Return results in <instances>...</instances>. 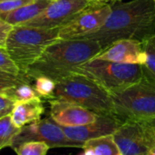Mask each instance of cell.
I'll use <instances>...</instances> for the list:
<instances>
[{
    "label": "cell",
    "mask_w": 155,
    "mask_h": 155,
    "mask_svg": "<svg viewBox=\"0 0 155 155\" xmlns=\"http://www.w3.org/2000/svg\"><path fill=\"white\" fill-rule=\"evenodd\" d=\"M111 13L102 27L84 39L96 41L103 51L123 39L140 42L155 35V4L152 0L110 2Z\"/></svg>",
    "instance_id": "1"
},
{
    "label": "cell",
    "mask_w": 155,
    "mask_h": 155,
    "mask_svg": "<svg viewBox=\"0 0 155 155\" xmlns=\"http://www.w3.org/2000/svg\"><path fill=\"white\" fill-rule=\"evenodd\" d=\"M103 48L92 39L57 40L48 45L25 75L30 80L45 76L55 83L97 56Z\"/></svg>",
    "instance_id": "2"
},
{
    "label": "cell",
    "mask_w": 155,
    "mask_h": 155,
    "mask_svg": "<svg viewBox=\"0 0 155 155\" xmlns=\"http://www.w3.org/2000/svg\"><path fill=\"white\" fill-rule=\"evenodd\" d=\"M51 100H63L98 114L114 115L111 95L93 80L77 73H73L55 83Z\"/></svg>",
    "instance_id": "3"
},
{
    "label": "cell",
    "mask_w": 155,
    "mask_h": 155,
    "mask_svg": "<svg viewBox=\"0 0 155 155\" xmlns=\"http://www.w3.org/2000/svg\"><path fill=\"white\" fill-rule=\"evenodd\" d=\"M58 32L59 28L13 26L5 48L22 74H25L28 67L38 59L48 45L58 40Z\"/></svg>",
    "instance_id": "4"
},
{
    "label": "cell",
    "mask_w": 155,
    "mask_h": 155,
    "mask_svg": "<svg viewBox=\"0 0 155 155\" xmlns=\"http://www.w3.org/2000/svg\"><path fill=\"white\" fill-rule=\"evenodd\" d=\"M114 115L123 124L155 121V82L143 77L136 84L111 94Z\"/></svg>",
    "instance_id": "5"
},
{
    "label": "cell",
    "mask_w": 155,
    "mask_h": 155,
    "mask_svg": "<svg viewBox=\"0 0 155 155\" xmlns=\"http://www.w3.org/2000/svg\"><path fill=\"white\" fill-rule=\"evenodd\" d=\"M74 73L90 78L110 95L136 84L143 77L142 65L119 64L96 58L80 65Z\"/></svg>",
    "instance_id": "6"
},
{
    "label": "cell",
    "mask_w": 155,
    "mask_h": 155,
    "mask_svg": "<svg viewBox=\"0 0 155 155\" xmlns=\"http://www.w3.org/2000/svg\"><path fill=\"white\" fill-rule=\"evenodd\" d=\"M113 137L122 155H148L155 143V121L124 123Z\"/></svg>",
    "instance_id": "7"
},
{
    "label": "cell",
    "mask_w": 155,
    "mask_h": 155,
    "mask_svg": "<svg viewBox=\"0 0 155 155\" xmlns=\"http://www.w3.org/2000/svg\"><path fill=\"white\" fill-rule=\"evenodd\" d=\"M42 142L49 148H82L84 143H76L67 138L60 125L52 119H41L33 124H27L20 129L11 145L15 149L26 142Z\"/></svg>",
    "instance_id": "8"
},
{
    "label": "cell",
    "mask_w": 155,
    "mask_h": 155,
    "mask_svg": "<svg viewBox=\"0 0 155 155\" xmlns=\"http://www.w3.org/2000/svg\"><path fill=\"white\" fill-rule=\"evenodd\" d=\"M111 13L110 3H96L59 28V40L84 39L99 30Z\"/></svg>",
    "instance_id": "9"
},
{
    "label": "cell",
    "mask_w": 155,
    "mask_h": 155,
    "mask_svg": "<svg viewBox=\"0 0 155 155\" xmlns=\"http://www.w3.org/2000/svg\"><path fill=\"white\" fill-rule=\"evenodd\" d=\"M96 3L91 0H54L37 17L21 25L43 29L61 28Z\"/></svg>",
    "instance_id": "10"
},
{
    "label": "cell",
    "mask_w": 155,
    "mask_h": 155,
    "mask_svg": "<svg viewBox=\"0 0 155 155\" xmlns=\"http://www.w3.org/2000/svg\"><path fill=\"white\" fill-rule=\"evenodd\" d=\"M123 123L112 114H98L97 119L88 124L76 127L61 126L70 140L84 143L85 142L107 135H113Z\"/></svg>",
    "instance_id": "11"
},
{
    "label": "cell",
    "mask_w": 155,
    "mask_h": 155,
    "mask_svg": "<svg viewBox=\"0 0 155 155\" xmlns=\"http://www.w3.org/2000/svg\"><path fill=\"white\" fill-rule=\"evenodd\" d=\"M50 115L53 121L64 127L85 125L98 117V114L94 112L63 100L50 101Z\"/></svg>",
    "instance_id": "12"
},
{
    "label": "cell",
    "mask_w": 155,
    "mask_h": 155,
    "mask_svg": "<svg viewBox=\"0 0 155 155\" xmlns=\"http://www.w3.org/2000/svg\"><path fill=\"white\" fill-rule=\"evenodd\" d=\"M94 58L119 64L143 65L146 55L142 42L134 39H123L113 43Z\"/></svg>",
    "instance_id": "13"
},
{
    "label": "cell",
    "mask_w": 155,
    "mask_h": 155,
    "mask_svg": "<svg viewBox=\"0 0 155 155\" xmlns=\"http://www.w3.org/2000/svg\"><path fill=\"white\" fill-rule=\"evenodd\" d=\"M45 112L41 99L15 103L10 114V118L15 126L22 128L27 124L41 120Z\"/></svg>",
    "instance_id": "14"
},
{
    "label": "cell",
    "mask_w": 155,
    "mask_h": 155,
    "mask_svg": "<svg viewBox=\"0 0 155 155\" xmlns=\"http://www.w3.org/2000/svg\"><path fill=\"white\" fill-rule=\"evenodd\" d=\"M54 0H33L25 5L10 13L5 21L13 26L21 25L37 17Z\"/></svg>",
    "instance_id": "15"
},
{
    "label": "cell",
    "mask_w": 155,
    "mask_h": 155,
    "mask_svg": "<svg viewBox=\"0 0 155 155\" xmlns=\"http://www.w3.org/2000/svg\"><path fill=\"white\" fill-rule=\"evenodd\" d=\"M83 153L78 155H122L113 135H107L85 142Z\"/></svg>",
    "instance_id": "16"
},
{
    "label": "cell",
    "mask_w": 155,
    "mask_h": 155,
    "mask_svg": "<svg viewBox=\"0 0 155 155\" xmlns=\"http://www.w3.org/2000/svg\"><path fill=\"white\" fill-rule=\"evenodd\" d=\"M146 61L142 65L143 76L155 82V35L142 42Z\"/></svg>",
    "instance_id": "17"
},
{
    "label": "cell",
    "mask_w": 155,
    "mask_h": 155,
    "mask_svg": "<svg viewBox=\"0 0 155 155\" xmlns=\"http://www.w3.org/2000/svg\"><path fill=\"white\" fill-rule=\"evenodd\" d=\"M20 129L14 125L10 115L0 118V151L5 147H11Z\"/></svg>",
    "instance_id": "18"
},
{
    "label": "cell",
    "mask_w": 155,
    "mask_h": 155,
    "mask_svg": "<svg viewBox=\"0 0 155 155\" xmlns=\"http://www.w3.org/2000/svg\"><path fill=\"white\" fill-rule=\"evenodd\" d=\"M4 94L6 95L11 100H13L15 103L27 102V101L40 99L35 88L30 84H19L14 88L7 90Z\"/></svg>",
    "instance_id": "19"
},
{
    "label": "cell",
    "mask_w": 155,
    "mask_h": 155,
    "mask_svg": "<svg viewBox=\"0 0 155 155\" xmlns=\"http://www.w3.org/2000/svg\"><path fill=\"white\" fill-rule=\"evenodd\" d=\"M31 80L25 74H12L0 71V94L22 84H30Z\"/></svg>",
    "instance_id": "20"
},
{
    "label": "cell",
    "mask_w": 155,
    "mask_h": 155,
    "mask_svg": "<svg viewBox=\"0 0 155 155\" xmlns=\"http://www.w3.org/2000/svg\"><path fill=\"white\" fill-rule=\"evenodd\" d=\"M49 146L42 142H26L23 143L15 149L17 155H46Z\"/></svg>",
    "instance_id": "21"
},
{
    "label": "cell",
    "mask_w": 155,
    "mask_h": 155,
    "mask_svg": "<svg viewBox=\"0 0 155 155\" xmlns=\"http://www.w3.org/2000/svg\"><path fill=\"white\" fill-rule=\"evenodd\" d=\"M34 88L39 97L52 99L55 89V82L47 77L39 76L35 79Z\"/></svg>",
    "instance_id": "22"
},
{
    "label": "cell",
    "mask_w": 155,
    "mask_h": 155,
    "mask_svg": "<svg viewBox=\"0 0 155 155\" xmlns=\"http://www.w3.org/2000/svg\"><path fill=\"white\" fill-rule=\"evenodd\" d=\"M0 71L12 74H22L19 68L12 60L5 48L0 47Z\"/></svg>",
    "instance_id": "23"
},
{
    "label": "cell",
    "mask_w": 155,
    "mask_h": 155,
    "mask_svg": "<svg viewBox=\"0 0 155 155\" xmlns=\"http://www.w3.org/2000/svg\"><path fill=\"white\" fill-rule=\"evenodd\" d=\"M32 1L33 0H8L0 2V18L5 20V18L10 13L17 10Z\"/></svg>",
    "instance_id": "24"
},
{
    "label": "cell",
    "mask_w": 155,
    "mask_h": 155,
    "mask_svg": "<svg viewBox=\"0 0 155 155\" xmlns=\"http://www.w3.org/2000/svg\"><path fill=\"white\" fill-rule=\"evenodd\" d=\"M15 102L6 95L0 94V118L10 115L15 106Z\"/></svg>",
    "instance_id": "25"
},
{
    "label": "cell",
    "mask_w": 155,
    "mask_h": 155,
    "mask_svg": "<svg viewBox=\"0 0 155 155\" xmlns=\"http://www.w3.org/2000/svg\"><path fill=\"white\" fill-rule=\"evenodd\" d=\"M12 28H13V25H11L10 24H8L2 18H0V47L2 48L5 47L6 38L10 31L12 30Z\"/></svg>",
    "instance_id": "26"
},
{
    "label": "cell",
    "mask_w": 155,
    "mask_h": 155,
    "mask_svg": "<svg viewBox=\"0 0 155 155\" xmlns=\"http://www.w3.org/2000/svg\"><path fill=\"white\" fill-rule=\"evenodd\" d=\"M148 155H155V143L154 145H153V148L151 149V151L149 152Z\"/></svg>",
    "instance_id": "27"
},
{
    "label": "cell",
    "mask_w": 155,
    "mask_h": 155,
    "mask_svg": "<svg viewBox=\"0 0 155 155\" xmlns=\"http://www.w3.org/2000/svg\"><path fill=\"white\" fill-rule=\"evenodd\" d=\"M4 1H8V0H0V2H4Z\"/></svg>",
    "instance_id": "28"
},
{
    "label": "cell",
    "mask_w": 155,
    "mask_h": 155,
    "mask_svg": "<svg viewBox=\"0 0 155 155\" xmlns=\"http://www.w3.org/2000/svg\"><path fill=\"white\" fill-rule=\"evenodd\" d=\"M152 1H153V3L155 4V0H152Z\"/></svg>",
    "instance_id": "29"
}]
</instances>
